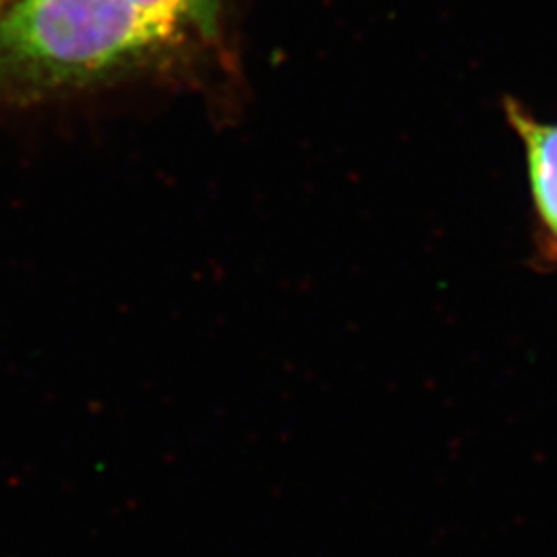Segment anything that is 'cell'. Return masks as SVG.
Instances as JSON below:
<instances>
[{
	"instance_id": "obj_1",
	"label": "cell",
	"mask_w": 557,
	"mask_h": 557,
	"mask_svg": "<svg viewBox=\"0 0 557 557\" xmlns=\"http://www.w3.org/2000/svg\"><path fill=\"white\" fill-rule=\"evenodd\" d=\"M168 40L128 0H17L0 11V94L101 79Z\"/></svg>"
},
{
	"instance_id": "obj_2",
	"label": "cell",
	"mask_w": 557,
	"mask_h": 557,
	"mask_svg": "<svg viewBox=\"0 0 557 557\" xmlns=\"http://www.w3.org/2000/svg\"><path fill=\"white\" fill-rule=\"evenodd\" d=\"M508 119L524 140L539 218L557 244V124H543L508 103Z\"/></svg>"
},
{
	"instance_id": "obj_3",
	"label": "cell",
	"mask_w": 557,
	"mask_h": 557,
	"mask_svg": "<svg viewBox=\"0 0 557 557\" xmlns=\"http://www.w3.org/2000/svg\"><path fill=\"white\" fill-rule=\"evenodd\" d=\"M140 15L172 38L197 0H128Z\"/></svg>"
},
{
	"instance_id": "obj_4",
	"label": "cell",
	"mask_w": 557,
	"mask_h": 557,
	"mask_svg": "<svg viewBox=\"0 0 557 557\" xmlns=\"http://www.w3.org/2000/svg\"><path fill=\"white\" fill-rule=\"evenodd\" d=\"M17 0H0V11H4L7 7H11V4H15Z\"/></svg>"
}]
</instances>
